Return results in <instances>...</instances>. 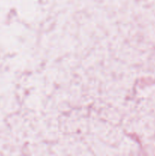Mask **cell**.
Masks as SVG:
<instances>
[]
</instances>
